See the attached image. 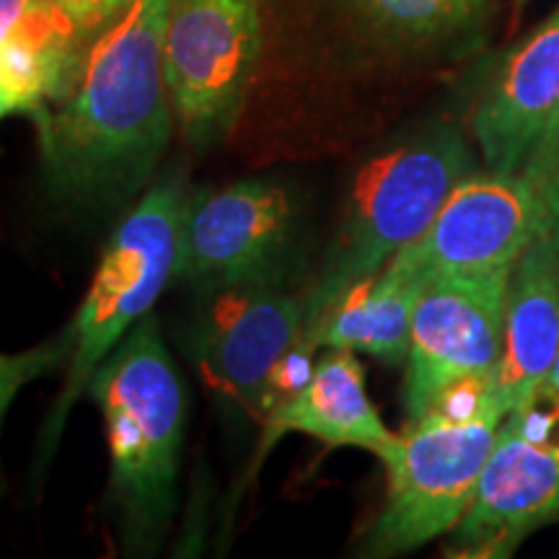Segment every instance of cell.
<instances>
[{"mask_svg": "<svg viewBox=\"0 0 559 559\" xmlns=\"http://www.w3.org/2000/svg\"><path fill=\"white\" fill-rule=\"evenodd\" d=\"M306 326V298L277 280L207 293L194 326V360L207 386L249 417H264L272 373Z\"/></svg>", "mask_w": 559, "mask_h": 559, "instance_id": "obj_8", "label": "cell"}, {"mask_svg": "<svg viewBox=\"0 0 559 559\" xmlns=\"http://www.w3.org/2000/svg\"><path fill=\"white\" fill-rule=\"evenodd\" d=\"M559 353V247L542 236L523 251L508 288L498 386L519 409L547 383Z\"/></svg>", "mask_w": 559, "mask_h": 559, "instance_id": "obj_15", "label": "cell"}, {"mask_svg": "<svg viewBox=\"0 0 559 559\" xmlns=\"http://www.w3.org/2000/svg\"><path fill=\"white\" fill-rule=\"evenodd\" d=\"M185 202L179 177L153 181L109 236L66 340V383L47 419V449L58 443L68 412L86 394L102 362L148 317L174 280Z\"/></svg>", "mask_w": 559, "mask_h": 559, "instance_id": "obj_4", "label": "cell"}, {"mask_svg": "<svg viewBox=\"0 0 559 559\" xmlns=\"http://www.w3.org/2000/svg\"><path fill=\"white\" fill-rule=\"evenodd\" d=\"M262 52L260 0H171L164 70L174 122L192 148L239 120Z\"/></svg>", "mask_w": 559, "mask_h": 559, "instance_id": "obj_6", "label": "cell"}, {"mask_svg": "<svg viewBox=\"0 0 559 559\" xmlns=\"http://www.w3.org/2000/svg\"><path fill=\"white\" fill-rule=\"evenodd\" d=\"M510 272L485 277H428L412 317L407 423L423 417L449 383L498 368L506 347Z\"/></svg>", "mask_w": 559, "mask_h": 559, "instance_id": "obj_9", "label": "cell"}, {"mask_svg": "<svg viewBox=\"0 0 559 559\" xmlns=\"http://www.w3.org/2000/svg\"><path fill=\"white\" fill-rule=\"evenodd\" d=\"M169 5L130 0L88 41L73 86L37 130L58 198L115 205L158 169L177 124L164 70Z\"/></svg>", "mask_w": 559, "mask_h": 559, "instance_id": "obj_1", "label": "cell"}, {"mask_svg": "<svg viewBox=\"0 0 559 559\" xmlns=\"http://www.w3.org/2000/svg\"><path fill=\"white\" fill-rule=\"evenodd\" d=\"M526 177H531L536 185H539L544 202H547V210H549V236L559 247V140L555 151L549 153L547 160H544L539 169L534 174H526Z\"/></svg>", "mask_w": 559, "mask_h": 559, "instance_id": "obj_20", "label": "cell"}, {"mask_svg": "<svg viewBox=\"0 0 559 559\" xmlns=\"http://www.w3.org/2000/svg\"><path fill=\"white\" fill-rule=\"evenodd\" d=\"M469 169V151L451 128H432L368 160L355 179L330 264L306 296V321L349 285L376 275L396 251L423 239Z\"/></svg>", "mask_w": 559, "mask_h": 559, "instance_id": "obj_3", "label": "cell"}, {"mask_svg": "<svg viewBox=\"0 0 559 559\" xmlns=\"http://www.w3.org/2000/svg\"><path fill=\"white\" fill-rule=\"evenodd\" d=\"M508 412L472 423L425 412L379 453L389 495L368 536L370 555L389 557L423 547L451 531L469 510L495 438Z\"/></svg>", "mask_w": 559, "mask_h": 559, "instance_id": "obj_5", "label": "cell"}, {"mask_svg": "<svg viewBox=\"0 0 559 559\" xmlns=\"http://www.w3.org/2000/svg\"><path fill=\"white\" fill-rule=\"evenodd\" d=\"M55 3L75 21L83 37L91 41L130 0H55Z\"/></svg>", "mask_w": 559, "mask_h": 559, "instance_id": "obj_18", "label": "cell"}, {"mask_svg": "<svg viewBox=\"0 0 559 559\" xmlns=\"http://www.w3.org/2000/svg\"><path fill=\"white\" fill-rule=\"evenodd\" d=\"M557 13H559V11H557Z\"/></svg>", "mask_w": 559, "mask_h": 559, "instance_id": "obj_23", "label": "cell"}, {"mask_svg": "<svg viewBox=\"0 0 559 559\" xmlns=\"http://www.w3.org/2000/svg\"><path fill=\"white\" fill-rule=\"evenodd\" d=\"M68 360V345L66 340L58 342H47L37 349H26L21 355H0V381L11 379L13 373L26 368H41V370H50L58 366V362Z\"/></svg>", "mask_w": 559, "mask_h": 559, "instance_id": "obj_19", "label": "cell"}, {"mask_svg": "<svg viewBox=\"0 0 559 559\" xmlns=\"http://www.w3.org/2000/svg\"><path fill=\"white\" fill-rule=\"evenodd\" d=\"M549 234V210L531 177L461 179L423 239L404 247L428 277L510 272L531 243Z\"/></svg>", "mask_w": 559, "mask_h": 559, "instance_id": "obj_10", "label": "cell"}, {"mask_svg": "<svg viewBox=\"0 0 559 559\" xmlns=\"http://www.w3.org/2000/svg\"><path fill=\"white\" fill-rule=\"evenodd\" d=\"M485 0H358L383 32L404 39H430L464 24Z\"/></svg>", "mask_w": 559, "mask_h": 559, "instance_id": "obj_17", "label": "cell"}, {"mask_svg": "<svg viewBox=\"0 0 559 559\" xmlns=\"http://www.w3.org/2000/svg\"><path fill=\"white\" fill-rule=\"evenodd\" d=\"M260 456L288 432H300L332 449L379 453L394 440L366 391V370L353 349H330L311 379L262 419Z\"/></svg>", "mask_w": 559, "mask_h": 559, "instance_id": "obj_13", "label": "cell"}, {"mask_svg": "<svg viewBox=\"0 0 559 559\" xmlns=\"http://www.w3.org/2000/svg\"><path fill=\"white\" fill-rule=\"evenodd\" d=\"M41 373H47V370L26 368V370H19V373H13L11 379L0 381V423H3L5 409H9L11 402L16 400L21 386H24V383H29L32 379H37V376H41Z\"/></svg>", "mask_w": 559, "mask_h": 559, "instance_id": "obj_21", "label": "cell"}, {"mask_svg": "<svg viewBox=\"0 0 559 559\" xmlns=\"http://www.w3.org/2000/svg\"><path fill=\"white\" fill-rule=\"evenodd\" d=\"M293 234V200L275 179H241L187 198L174 280L213 293L275 280Z\"/></svg>", "mask_w": 559, "mask_h": 559, "instance_id": "obj_7", "label": "cell"}, {"mask_svg": "<svg viewBox=\"0 0 559 559\" xmlns=\"http://www.w3.org/2000/svg\"><path fill=\"white\" fill-rule=\"evenodd\" d=\"M13 45L34 47L73 81L88 39L55 0H0V50Z\"/></svg>", "mask_w": 559, "mask_h": 559, "instance_id": "obj_16", "label": "cell"}, {"mask_svg": "<svg viewBox=\"0 0 559 559\" xmlns=\"http://www.w3.org/2000/svg\"><path fill=\"white\" fill-rule=\"evenodd\" d=\"M472 124L492 174L547 160L559 140V13L510 55Z\"/></svg>", "mask_w": 559, "mask_h": 559, "instance_id": "obj_11", "label": "cell"}, {"mask_svg": "<svg viewBox=\"0 0 559 559\" xmlns=\"http://www.w3.org/2000/svg\"><path fill=\"white\" fill-rule=\"evenodd\" d=\"M428 275L407 251H396L383 267L349 285L324 311L306 321L304 334L317 347L353 349L383 362H402L409 353L412 317Z\"/></svg>", "mask_w": 559, "mask_h": 559, "instance_id": "obj_14", "label": "cell"}, {"mask_svg": "<svg viewBox=\"0 0 559 559\" xmlns=\"http://www.w3.org/2000/svg\"><path fill=\"white\" fill-rule=\"evenodd\" d=\"M109 443V489L132 547L164 539L177 506L185 386L158 321L145 317L88 383Z\"/></svg>", "mask_w": 559, "mask_h": 559, "instance_id": "obj_2", "label": "cell"}, {"mask_svg": "<svg viewBox=\"0 0 559 559\" xmlns=\"http://www.w3.org/2000/svg\"><path fill=\"white\" fill-rule=\"evenodd\" d=\"M547 386H551L555 391H559V353H557L555 368H551V373H549V379H547Z\"/></svg>", "mask_w": 559, "mask_h": 559, "instance_id": "obj_22", "label": "cell"}, {"mask_svg": "<svg viewBox=\"0 0 559 559\" xmlns=\"http://www.w3.org/2000/svg\"><path fill=\"white\" fill-rule=\"evenodd\" d=\"M557 515L559 443H531L502 425L459 536L466 544H500Z\"/></svg>", "mask_w": 559, "mask_h": 559, "instance_id": "obj_12", "label": "cell"}]
</instances>
